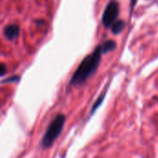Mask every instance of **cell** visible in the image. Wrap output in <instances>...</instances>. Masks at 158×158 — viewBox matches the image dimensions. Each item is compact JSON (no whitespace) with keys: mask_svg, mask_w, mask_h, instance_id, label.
<instances>
[{"mask_svg":"<svg viewBox=\"0 0 158 158\" xmlns=\"http://www.w3.org/2000/svg\"><path fill=\"white\" fill-rule=\"evenodd\" d=\"M116 46H117V44H116V43H115L114 41H112V40H108V41L105 42V43L101 45L102 52H103V54L107 53V52H109V51L114 50V49L116 48Z\"/></svg>","mask_w":158,"mask_h":158,"instance_id":"6","label":"cell"},{"mask_svg":"<svg viewBox=\"0 0 158 158\" xmlns=\"http://www.w3.org/2000/svg\"><path fill=\"white\" fill-rule=\"evenodd\" d=\"M102 54V48L101 45H99L92 54L87 56L72 75L70 79V84L80 85L89 79L97 70Z\"/></svg>","mask_w":158,"mask_h":158,"instance_id":"1","label":"cell"},{"mask_svg":"<svg viewBox=\"0 0 158 158\" xmlns=\"http://www.w3.org/2000/svg\"><path fill=\"white\" fill-rule=\"evenodd\" d=\"M65 120H66V117L62 114H59L51 121L42 140V146L44 148L50 147L54 143V142L57 139V137L62 131V129L65 124Z\"/></svg>","mask_w":158,"mask_h":158,"instance_id":"2","label":"cell"},{"mask_svg":"<svg viewBox=\"0 0 158 158\" xmlns=\"http://www.w3.org/2000/svg\"><path fill=\"white\" fill-rule=\"evenodd\" d=\"M125 26H126L125 21H123V20H118L111 27L112 32L114 34H118V33H120L123 31V29L125 28Z\"/></svg>","mask_w":158,"mask_h":158,"instance_id":"5","label":"cell"},{"mask_svg":"<svg viewBox=\"0 0 158 158\" xmlns=\"http://www.w3.org/2000/svg\"><path fill=\"white\" fill-rule=\"evenodd\" d=\"M119 12V6L117 0H111L106 6L103 18H102V22L105 27H112V25L116 22V19L118 16Z\"/></svg>","mask_w":158,"mask_h":158,"instance_id":"3","label":"cell"},{"mask_svg":"<svg viewBox=\"0 0 158 158\" xmlns=\"http://www.w3.org/2000/svg\"><path fill=\"white\" fill-rule=\"evenodd\" d=\"M19 32H20V29L16 24H10L4 29V35L8 40H14L19 36Z\"/></svg>","mask_w":158,"mask_h":158,"instance_id":"4","label":"cell"},{"mask_svg":"<svg viewBox=\"0 0 158 158\" xmlns=\"http://www.w3.org/2000/svg\"><path fill=\"white\" fill-rule=\"evenodd\" d=\"M5 73H6V66H5V64H2V66H1V75L4 76Z\"/></svg>","mask_w":158,"mask_h":158,"instance_id":"7","label":"cell"},{"mask_svg":"<svg viewBox=\"0 0 158 158\" xmlns=\"http://www.w3.org/2000/svg\"><path fill=\"white\" fill-rule=\"evenodd\" d=\"M136 2H137V0H131V10H132V8L134 7Z\"/></svg>","mask_w":158,"mask_h":158,"instance_id":"8","label":"cell"}]
</instances>
